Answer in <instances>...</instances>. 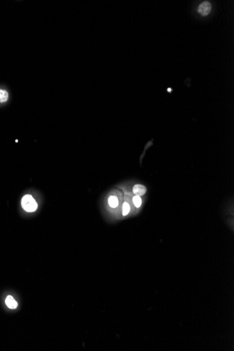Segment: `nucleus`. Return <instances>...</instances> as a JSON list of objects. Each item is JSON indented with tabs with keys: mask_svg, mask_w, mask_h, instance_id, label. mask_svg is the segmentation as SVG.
Segmentation results:
<instances>
[{
	"mask_svg": "<svg viewBox=\"0 0 234 351\" xmlns=\"http://www.w3.org/2000/svg\"><path fill=\"white\" fill-rule=\"evenodd\" d=\"M21 206L26 212H32L37 209L38 205L31 195H25L21 200Z\"/></svg>",
	"mask_w": 234,
	"mask_h": 351,
	"instance_id": "nucleus-1",
	"label": "nucleus"
},
{
	"mask_svg": "<svg viewBox=\"0 0 234 351\" xmlns=\"http://www.w3.org/2000/svg\"><path fill=\"white\" fill-rule=\"evenodd\" d=\"M212 10V4L209 2H204L200 4L198 9V12L203 16H208Z\"/></svg>",
	"mask_w": 234,
	"mask_h": 351,
	"instance_id": "nucleus-2",
	"label": "nucleus"
},
{
	"mask_svg": "<svg viewBox=\"0 0 234 351\" xmlns=\"http://www.w3.org/2000/svg\"><path fill=\"white\" fill-rule=\"evenodd\" d=\"M5 303H6L7 307L10 309H16L18 307V303L16 302V300L11 295L7 296L6 300H5Z\"/></svg>",
	"mask_w": 234,
	"mask_h": 351,
	"instance_id": "nucleus-3",
	"label": "nucleus"
},
{
	"mask_svg": "<svg viewBox=\"0 0 234 351\" xmlns=\"http://www.w3.org/2000/svg\"><path fill=\"white\" fill-rule=\"evenodd\" d=\"M146 187L141 184H136L133 187V193L135 196H143L146 193Z\"/></svg>",
	"mask_w": 234,
	"mask_h": 351,
	"instance_id": "nucleus-4",
	"label": "nucleus"
},
{
	"mask_svg": "<svg viewBox=\"0 0 234 351\" xmlns=\"http://www.w3.org/2000/svg\"><path fill=\"white\" fill-rule=\"evenodd\" d=\"M108 203L110 207H112L113 208H117V207L119 206V200H118V198L114 196H110L108 199Z\"/></svg>",
	"mask_w": 234,
	"mask_h": 351,
	"instance_id": "nucleus-5",
	"label": "nucleus"
},
{
	"mask_svg": "<svg viewBox=\"0 0 234 351\" xmlns=\"http://www.w3.org/2000/svg\"><path fill=\"white\" fill-rule=\"evenodd\" d=\"M9 98V94L7 90L0 89V103L7 102Z\"/></svg>",
	"mask_w": 234,
	"mask_h": 351,
	"instance_id": "nucleus-6",
	"label": "nucleus"
},
{
	"mask_svg": "<svg viewBox=\"0 0 234 351\" xmlns=\"http://www.w3.org/2000/svg\"><path fill=\"white\" fill-rule=\"evenodd\" d=\"M133 201L134 205L137 208H139L140 206L142 205V199L139 196H135L133 198Z\"/></svg>",
	"mask_w": 234,
	"mask_h": 351,
	"instance_id": "nucleus-7",
	"label": "nucleus"
},
{
	"mask_svg": "<svg viewBox=\"0 0 234 351\" xmlns=\"http://www.w3.org/2000/svg\"><path fill=\"white\" fill-rule=\"evenodd\" d=\"M130 210H131V208H130V206H129L128 203H123V215H124V216L127 215L129 213V212H130Z\"/></svg>",
	"mask_w": 234,
	"mask_h": 351,
	"instance_id": "nucleus-8",
	"label": "nucleus"
}]
</instances>
